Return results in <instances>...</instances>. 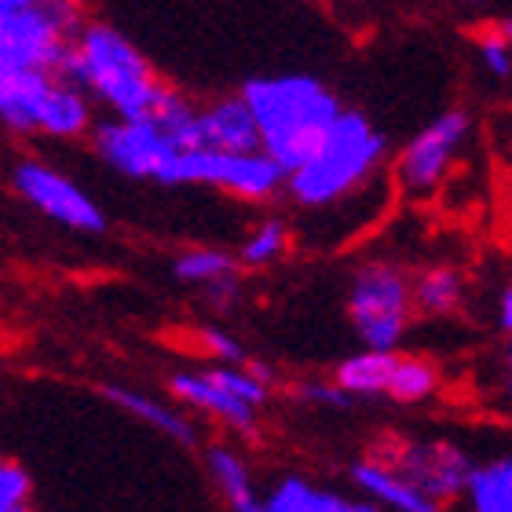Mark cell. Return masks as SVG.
Returning <instances> with one entry per match:
<instances>
[{
  "mask_svg": "<svg viewBox=\"0 0 512 512\" xmlns=\"http://www.w3.org/2000/svg\"><path fill=\"white\" fill-rule=\"evenodd\" d=\"M388 161V139L363 110H341L319 147L286 176V194L297 209L322 213L363 194Z\"/></svg>",
  "mask_w": 512,
  "mask_h": 512,
  "instance_id": "cell-1",
  "label": "cell"
},
{
  "mask_svg": "<svg viewBox=\"0 0 512 512\" xmlns=\"http://www.w3.org/2000/svg\"><path fill=\"white\" fill-rule=\"evenodd\" d=\"M242 96L260 128V147L286 169V176L319 147L326 128L344 110L333 88L311 74L249 77Z\"/></svg>",
  "mask_w": 512,
  "mask_h": 512,
  "instance_id": "cell-2",
  "label": "cell"
},
{
  "mask_svg": "<svg viewBox=\"0 0 512 512\" xmlns=\"http://www.w3.org/2000/svg\"><path fill=\"white\" fill-rule=\"evenodd\" d=\"M63 74L81 81L96 103L121 118L150 114L165 92V81L154 74V66L110 22H85V30L77 33L74 48L66 55Z\"/></svg>",
  "mask_w": 512,
  "mask_h": 512,
  "instance_id": "cell-3",
  "label": "cell"
},
{
  "mask_svg": "<svg viewBox=\"0 0 512 512\" xmlns=\"http://www.w3.org/2000/svg\"><path fill=\"white\" fill-rule=\"evenodd\" d=\"M417 315L414 278L395 260H366L348 282V319L366 348H399Z\"/></svg>",
  "mask_w": 512,
  "mask_h": 512,
  "instance_id": "cell-4",
  "label": "cell"
},
{
  "mask_svg": "<svg viewBox=\"0 0 512 512\" xmlns=\"http://www.w3.org/2000/svg\"><path fill=\"white\" fill-rule=\"evenodd\" d=\"M81 30L85 11L77 0H30L0 15V63L63 74L66 55Z\"/></svg>",
  "mask_w": 512,
  "mask_h": 512,
  "instance_id": "cell-5",
  "label": "cell"
},
{
  "mask_svg": "<svg viewBox=\"0 0 512 512\" xmlns=\"http://www.w3.org/2000/svg\"><path fill=\"white\" fill-rule=\"evenodd\" d=\"M165 187H213L238 202H271L286 191V169L267 150H180Z\"/></svg>",
  "mask_w": 512,
  "mask_h": 512,
  "instance_id": "cell-6",
  "label": "cell"
},
{
  "mask_svg": "<svg viewBox=\"0 0 512 512\" xmlns=\"http://www.w3.org/2000/svg\"><path fill=\"white\" fill-rule=\"evenodd\" d=\"M92 147L103 158V165H110L118 176H125V180H150L161 183V187L169 180L176 154L183 150L161 128V121L150 118V114H139V118L110 114L107 121H96Z\"/></svg>",
  "mask_w": 512,
  "mask_h": 512,
  "instance_id": "cell-7",
  "label": "cell"
},
{
  "mask_svg": "<svg viewBox=\"0 0 512 512\" xmlns=\"http://www.w3.org/2000/svg\"><path fill=\"white\" fill-rule=\"evenodd\" d=\"M472 136L469 110L450 107L428 121L421 132L406 139L403 150L395 154V187L406 191L410 198H428L432 191L443 187L447 172L461 158V150Z\"/></svg>",
  "mask_w": 512,
  "mask_h": 512,
  "instance_id": "cell-8",
  "label": "cell"
},
{
  "mask_svg": "<svg viewBox=\"0 0 512 512\" xmlns=\"http://www.w3.org/2000/svg\"><path fill=\"white\" fill-rule=\"evenodd\" d=\"M11 191L22 202L37 209L44 220L77 231V235H103L107 231V213L88 191H81L66 172L52 169L41 158H19L8 172Z\"/></svg>",
  "mask_w": 512,
  "mask_h": 512,
  "instance_id": "cell-9",
  "label": "cell"
},
{
  "mask_svg": "<svg viewBox=\"0 0 512 512\" xmlns=\"http://www.w3.org/2000/svg\"><path fill=\"white\" fill-rule=\"evenodd\" d=\"M374 458L403 472L439 509L465 498L472 461L465 450L447 439H392V443H384V450H374Z\"/></svg>",
  "mask_w": 512,
  "mask_h": 512,
  "instance_id": "cell-10",
  "label": "cell"
},
{
  "mask_svg": "<svg viewBox=\"0 0 512 512\" xmlns=\"http://www.w3.org/2000/svg\"><path fill=\"white\" fill-rule=\"evenodd\" d=\"M169 388L183 406H191V410H198V414H205V417H213L216 425L231 428L238 436H253L256 432V421H260L256 410H260V406H253L249 399L231 392L213 370H180V374L169 377Z\"/></svg>",
  "mask_w": 512,
  "mask_h": 512,
  "instance_id": "cell-11",
  "label": "cell"
},
{
  "mask_svg": "<svg viewBox=\"0 0 512 512\" xmlns=\"http://www.w3.org/2000/svg\"><path fill=\"white\" fill-rule=\"evenodd\" d=\"M52 81V70L0 63V128L11 136L41 132V107Z\"/></svg>",
  "mask_w": 512,
  "mask_h": 512,
  "instance_id": "cell-12",
  "label": "cell"
},
{
  "mask_svg": "<svg viewBox=\"0 0 512 512\" xmlns=\"http://www.w3.org/2000/svg\"><path fill=\"white\" fill-rule=\"evenodd\" d=\"M198 147L216 150H264L260 128L246 96H220L213 103L198 107Z\"/></svg>",
  "mask_w": 512,
  "mask_h": 512,
  "instance_id": "cell-13",
  "label": "cell"
},
{
  "mask_svg": "<svg viewBox=\"0 0 512 512\" xmlns=\"http://www.w3.org/2000/svg\"><path fill=\"white\" fill-rule=\"evenodd\" d=\"M92 92L70 74H55L48 96L41 107V136L52 139H81L92 136L96 128V110H92Z\"/></svg>",
  "mask_w": 512,
  "mask_h": 512,
  "instance_id": "cell-14",
  "label": "cell"
},
{
  "mask_svg": "<svg viewBox=\"0 0 512 512\" xmlns=\"http://www.w3.org/2000/svg\"><path fill=\"white\" fill-rule=\"evenodd\" d=\"M352 483L359 487L363 498L377 505V509H392V512H439V505L428 498L425 491H417L414 483L406 480L403 472L392 469L388 461L381 458H363L352 465Z\"/></svg>",
  "mask_w": 512,
  "mask_h": 512,
  "instance_id": "cell-15",
  "label": "cell"
},
{
  "mask_svg": "<svg viewBox=\"0 0 512 512\" xmlns=\"http://www.w3.org/2000/svg\"><path fill=\"white\" fill-rule=\"evenodd\" d=\"M99 395L110 399L114 406H121L125 414H132L136 421L150 425L154 432H161L165 439L180 443V447H198V428L187 414L172 410V406L158 403L154 395H143L136 388H125V384H99Z\"/></svg>",
  "mask_w": 512,
  "mask_h": 512,
  "instance_id": "cell-16",
  "label": "cell"
},
{
  "mask_svg": "<svg viewBox=\"0 0 512 512\" xmlns=\"http://www.w3.org/2000/svg\"><path fill=\"white\" fill-rule=\"evenodd\" d=\"M264 512H377L370 498H348L341 491L315 487L304 476H282L264 494Z\"/></svg>",
  "mask_w": 512,
  "mask_h": 512,
  "instance_id": "cell-17",
  "label": "cell"
},
{
  "mask_svg": "<svg viewBox=\"0 0 512 512\" xmlns=\"http://www.w3.org/2000/svg\"><path fill=\"white\" fill-rule=\"evenodd\" d=\"M205 472L216 494L224 498L227 509L235 512H264V498L256 494L253 472H249L246 458L227 443H213L205 447Z\"/></svg>",
  "mask_w": 512,
  "mask_h": 512,
  "instance_id": "cell-18",
  "label": "cell"
},
{
  "mask_svg": "<svg viewBox=\"0 0 512 512\" xmlns=\"http://www.w3.org/2000/svg\"><path fill=\"white\" fill-rule=\"evenodd\" d=\"M395 359H399V352H392V348H366L363 344V352L337 363L333 381L341 384L352 399H377V395H388Z\"/></svg>",
  "mask_w": 512,
  "mask_h": 512,
  "instance_id": "cell-19",
  "label": "cell"
},
{
  "mask_svg": "<svg viewBox=\"0 0 512 512\" xmlns=\"http://www.w3.org/2000/svg\"><path fill=\"white\" fill-rule=\"evenodd\" d=\"M465 300V278H461L458 267L450 264H432L425 271L414 275V304L417 315H428V319H447L461 308Z\"/></svg>",
  "mask_w": 512,
  "mask_h": 512,
  "instance_id": "cell-20",
  "label": "cell"
},
{
  "mask_svg": "<svg viewBox=\"0 0 512 512\" xmlns=\"http://www.w3.org/2000/svg\"><path fill=\"white\" fill-rule=\"evenodd\" d=\"M465 502L472 512H512V454L472 465Z\"/></svg>",
  "mask_w": 512,
  "mask_h": 512,
  "instance_id": "cell-21",
  "label": "cell"
},
{
  "mask_svg": "<svg viewBox=\"0 0 512 512\" xmlns=\"http://www.w3.org/2000/svg\"><path fill=\"white\" fill-rule=\"evenodd\" d=\"M439 366L432 359H421V355H399L392 370V381H388V399L403 406L428 403L432 395L439 392Z\"/></svg>",
  "mask_w": 512,
  "mask_h": 512,
  "instance_id": "cell-22",
  "label": "cell"
},
{
  "mask_svg": "<svg viewBox=\"0 0 512 512\" xmlns=\"http://www.w3.org/2000/svg\"><path fill=\"white\" fill-rule=\"evenodd\" d=\"M238 267H242L238 256L224 253V249L202 246V249H187V253H180L172 260V278L183 282V286L209 289L213 282H224V278L238 275Z\"/></svg>",
  "mask_w": 512,
  "mask_h": 512,
  "instance_id": "cell-23",
  "label": "cell"
},
{
  "mask_svg": "<svg viewBox=\"0 0 512 512\" xmlns=\"http://www.w3.org/2000/svg\"><path fill=\"white\" fill-rule=\"evenodd\" d=\"M289 246H293L289 224L286 220H278V216H271V220H260V224L249 231L242 249H238V260H242V267L260 271V267L278 264V260L289 253Z\"/></svg>",
  "mask_w": 512,
  "mask_h": 512,
  "instance_id": "cell-24",
  "label": "cell"
},
{
  "mask_svg": "<svg viewBox=\"0 0 512 512\" xmlns=\"http://www.w3.org/2000/svg\"><path fill=\"white\" fill-rule=\"evenodd\" d=\"M476 55H480V66L487 77H494V81H509L512 77V41H505L498 30L480 33Z\"/></svg>",
  "mask_w": 512,
  "mask_h": 512,
  "instance_id": "cell-25",
  "label": "cell"
},
{
  "mask_svg": "<svg viewBox=\"0 0 512 512\" xmlns=\"http://www.w3.org/2000/svg\"><path fill=\"white\" fill-rule=\"evenodd\" d=\"M33 483L30 472L15 465V461L0 458V512H22L30 505Z\"/></svg>",
  "mask_w": 512,
  "mask_h": 512,
  "instance_id": "cell-26",
  "label": "cell"
},
{
  "mask_svg": "<svg viewBox=\"0 0 512 512\" xmlns=\"http://www.w3.org/2000/svg\"><path fill=\"white\" fill-rule=\"evenodd\" d=\"M198 348L209 359H216V363H249L246 344L238 341V337H231L227 330H220V326H202L198 330Z\"/></svg>",
  "mask_w": 512,
  "mask_h": 512,
  "instance_id": "cell-27",
  "label": "cell"
},
{
  "mask_svg": "<svg viewBox=\"0 0 512 512\" xmlns=\"http://www.w3.org/2000/svg\"><path fill=\"white\" fill-rule=\"evenodd\" d=\"M297 395L304 403H315V406H326V410H348L355 403L352 395L344 392L337 381H304L297 388Z\"/></svg>",
  "mask_w": 512,
  "mask_h": 512,
  "instance_id": "cell-28",
  "label": "cell"
},
{
  "mask_svg": "<svg viewBox=\"0 0 512 512\" xmlns=\"http://www.w3.org/2000/svg\"><path fill=\"white\" fill-rule=\"evenodd\" d=\"M494 319H498V330L512 333V278H505L502 289H498V300H494Z\"/></svg>",
  "mask_w": 512,
  "mask_h": 512,
  "instance_id": "cell-29",
  "label": "cell"
},
{
  "mask_svg": "<svg viewBox=\"0 0 512 512\" xmlns=\"http://www.w3.org/2000/svg\"><path fill=\"white\" fill-rule=\"evenodd\" d=\"M494 30L502 33L505 41H512V15H505V19H498V26H494Z\"/></svg>",
  "mask_w": 512,
  "mask_h": 512,
  "instance_id": "cell-30",
  "label": "cell"
},
{
  "mask_svg": "<svg viewBox=\"0 0 512 512\" xmlns=\"http://www.w3.org/2000/svg\"><path fill=\"white\" fill-rule=\"evenodd\" d=\"M22 4H30V0H0V15H4V11H15V8H22Z\"/></svg>",
  "mask_w": 512,
  "mask_h": 512,
  "instance_id": "cell-31",
  "label": "cell"
},
{
  "mask_svg": "<svg viewBox=\"0 0 512 512\" xmlns=\"http://www.w3.org/2000/svg\"><path fill=\"white\" fill-rule=\"evenodd\" d=\"M505 366H509V374H512V333H509V344H505Z\"/></svg>",
  "mask_w": 512,
  "mask_h": 512,
  "instance_id": "cell-32",
  "label": "cell"
},
{
  "mask_svg": "<svg viewBox=\"0 0 512 512\" xmlns=\"http://www.w3.org/2000/svg\"><path fill=\"white\" fill-rule=\"evenodd\" d=\"M465 4H483V0H465Z\"/></svg>",
  "mask_w": 512,
  "mask_h": 512,
  "instance_id": "cell-33",
  "label": "cell"
}]
</instances>
